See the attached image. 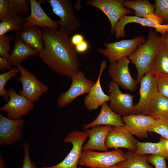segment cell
Here are the masks:
<instances>
[{
  "instance_id": "1",
  "label": "cell",
  "mask_w": 168,
  "mask_h": 168,
  "mask_svg": "<svg viewBox=\"0 0 168 168\" xmlns=\"http://www.w3.org/2000/svg\"><path fill=\"white\" fill-rule=\"evenodd\" d=\"M42 29L44 47L38 57L55 73L70 78L79 70L80 62L70 35L60 29Z\"/></svg>"
},
{
  "instance_id": "2",
  "label": "cell",
  "mask_w": 168,
  "mask_h": 168,
  "mask_svg": "<svg viewBox=\"0 0 168 168\" xmlns=\"http://www.w3.org/2000/svg\"><path fill=\"white\" fill-rule=\"evenodd\" d=\"M157 32L150 28L147 40L139 45L128 57L136 68L138 83L145 74L150 71L153 60L162 44L160 36Z\"/></svg>"
},
{
  "instance_id": "3",
  "label": "cell",
  "mask_w": 168,
  "mask_h": 168,
  "mask_svg": "<svg viewBox=\"0 0 168 168\" xmlns=\"http://www.w3.org/2000/svg\"><path fill=\"white\" fill-rule=\"evenodd\" d=\"M125 153L120 149L110 151H83L78 164L89 168L110 167L125 161Z\"/></svg>"
},
{
  "instance_id": "4",
  "label": "cell",
  "mask_w": 168,
  "mask_h": 168,
  "mask_svg": "<svg viewBox=\"0 0 168 168\" xmlns=\"http://www.w3.org/2000/svg\"><path fill=\"white\" fill-rule=\"evenodd\" d=\"M53 13L60 18L59 29L70 35L80 28L81 23L71 0H48Z\"/></svg>"
},
{
  "instance_id": "5",
  "label": "cell",
  "mask_w": 168,
  "mask_h": 168,
  "mask_svg": "<svg viewBox=\"0 0 168 168\" xmlns=\"http://www.w3.org/2000/svg\"><path fill=\"white\" fill-rule=\"evenodd\" d=\"M146 41L144 37L139 36L132 39L122 40L111 43L104 42V44L105 48H98L97 50L107 58L110 63L123 57H129L139 45Z\"/></svg>"
},
{
  "instance_id": "6",
  "label": "cell",
  "mask_w": 168,
  "mask_h": 168,
  "mask_svg": "<svg viewBox=\"0 0 168 168\" xmlns=\"http://www.w3.org/2000/svg\"><path fill=\"white\" fill-rule=\"evenodd\" d=\"M71 85L68 90L62 93L57 100L59 108H63L81 95L88 93L95 82L86 77L83 72L79 70L70 78Z\"/></svg>"
},
{
  "instance_id": "7",
  "label": "cell",
  "mask_w": 168,
  "mask_h": 168,
  "mask_svg": "<svg viewBox=\"0 0 168 168\" xmlns=\"http://www.w3.org/2000/svg\"><path fill=\"white\" fill-rule=\"evenodd\" d=\"M88 137L85 131H73L69 133L63 139L70 142L72 148L66 156L60 162L52 166H43L42 168H77L82 152L83 147Z\"/></svg>"
},
{
  "instance_id": "8",
  "label": "cell",
  "mask_w": 168,
  "mask_h": 168,
  "mask_svg": "<svg viewBox=\"0 0 168 168\" xmlns=\"http://www.w3.org/2000/svg\"><path fill=\"white\" fill-rule=\"evenodd\" d=\"M17 68L20 74L17 80L22 86V89L17 93L33 103L37 101L44 94L49 91V87L41 82L23 65H21Z\"/></svg>"
},
{
  "instance_id": "9",
  "label": "cell",
  "mask_w": 168,
  "mask_h": 168,
  "mask_svg": "<svg viewBox=\"0 0 168 168\" xmlns=\"http://www.w3.org/2000/svg\"><path fill=\"white\" fill-rule=\"evenodd\" d=\"M125 0H88L87 4L95 7L101 11L107 16L111 25L110 31L112 35L115 34L116 26L123 16L132 14V10L126 8L124 5Z\"/></svg>"
},
{
  "instance_id": "10",
  "label": "cell",
  "mask_w": 168,
  "mask_h": 168,
  "mask_svg": "<svg viewBox=\"0 0 168 168\" xmlns=\"http://www.w3.org/2000/svg\"><path fill=\"white\" fill-rule=\"evenodd\" d=\"M129 62L128 58L125 57L110 63L108 69V72L112 81L119 86L124 89L133 92L138 83L131 75L129 68Z\"/></svg>"
},
{
  "instance_id": "11",
  "label": "cell",
  "mask_w": 168,
  "mask_h": 168,
  "mask_svg": "<svg viewBox=\"0 0 168 168\" xmlns=\"http://www.w3.org/2000/svg\"><path fill=\"white\" fill-rule=\"evenodd\" d=\"M9 99L0 108L7 114V117L13 120L22 119L34 107V103L25 96L17 93L13 88L7 90Z\"/></svg>"
},
{
  "instance_id": "12",
  "label": "cell",
  "mask_w": 168,
  "mask_h": 168,
  "mask_svg": "<svg viewBox=\"0 0 168 168\" xmlns=\"http://www.w3.org/2000/svg\"><path fill=\"white\" fill-rule=\"evenodd\" d=\"M110 94L109 105L115 113L122 117L133 114L134 96L128 93L122 92L119 85L113 81L108 85Z\"/></svg>"
},
{
  "instance_id": "13",
  "label": "cell",
  "mask_w": 168,
  "mask_h": 168,
  "mask_svg": "<svg viewBox=\"0 0 168 168\" xmlns=\"http://www.w3.org/2000/svg\"><path fill=\"white\" fill-rule=\"evenodd\" d=\"M139 99L134 105V114L145 115L147 108L153 97L158 91L156 79L150 72L145 74L139 80Z\"/></svg>"
},
{
  "instance_id": "14",
  "label": "cell",
  "mask_w": 168,
  "mask_h": 168,
  "mask_svg": "<svg viewBox=\"0 0 168 168\" xmlns=\"http://www.w3.org/2000/svg\"><path fill=\"white\" fill-rule=\"evenodd\" d=\"M25 125L22 119L13 120L0 114V145H11L19 142L22 137Z\"/></svg>"
},
{
  "instance_id": "15",
  "label": "cell",
  "mask_w": 168,
  "mask_h": 168,
  "mask_svg": "<svg viewBox=\"0 0 168 168\" xmlns=\"http://www.w3.org/2000/svg\"><path fill=\"white\" fill-rule=\"evenodd\" d=\"M125 126L113 127L106 137V147L115 150L123 148L135 152L137 141Z\"/></svg>"
},
{
  "instance_id": "16",
  "label": "cell",
  "mask_w": 168,
  "mask_h": 168,
  "mask_svg": "<svg viewBox=\"0 0 168 168\" xmlns=\"http://www.w3.org/2000/svg\"><path fill=\"white\" fill-rule=\"evenodd\" d=\"M30 14L24 17L22 26L23 27L35 26L44 29L49 28L59 29V20L51 19L45 13L40 4L35 0H30Z\"/></svg>"
},
{
  "instance_id": "17",
  "label": "cell",
  "mask_w": 168,
  "mask_h": 168,
  "mask_svg": "<svg viewBox=\"0 0 168 168\" xmlns=\"http://www.w3.org/2000/svg\"><path fill=\"white\" fill-rule=\"evenodd\" d=\"M122 119L131 134L142 138L148 137V130L156 120L149 115L134 114L122 117Z\"/></svg>"
},
{
  "instance_id": "18",
  "label": "cell",
  "mask_w": 168,
  "mask_h": 168,
  "mask_svg": "<svg viewBox=\"0 0 168 168\" xmlns=\"http://www.w3.org/2000/svg\"><path fill=\"white\" fill-rule=\"evenodd\" d=\"M113 127L109 125L98 126L86 130L85 132L89 138L83 146L82 151H108L105 145V140Z\"/></svg>"
},
{
  "instance_id": "19",
  "label": "cell",
  "mask_w": 168,
  "mask_h": 168,
  "mask_svg": "<svg viewBox=\"0 0 168 168\" xmlns=\"http://www.w3.org/2000/svg\"><path fill=\"white\" fill-rule=\"evenodd\" d=\"M106 66V61H103L101 64L100 70L96 82L84 98V104L88 110L97 109L99 106L109 101V96L104 92L100 82L102 73Z\"/></svg>"
},
{
  "instance_id": "20",
  "label": "cell",
  "mask_w": 168,
  "mask_h": 168,
  "mask_svg": "<svg viewBox=\"0 0 168 168\" xmlns=\"http://www.w3.org/2000/svg\"><path fill=\"white\" fill-rule=\"evenodd\" d=\"M15 38L18 39L38 52L44 49L43 31L40 27H23L14 31Z\"/></svg>"
},
{
  "instance_id": "21",
  "label": "cell",
  "mask_w": 168,
  "mask_h": 168,
  "mask_svg": "<svg viewBox=\"0 0 168 168\" xmlns=\"http://www.w3.org/2000/svg\"><path fill=\"white\" fill-rule=\"evenodd\" d=\"M131 23H137L142 26L154 28L157 32H159L161 35L168 31V24H158L145 18L127 15L122 17L116 26L115 34L116 38L125 37V26L128 24Z\"/></svg>"
},
{
  "instance_id": "22",
  "label": "cell",
  "mask_w": 168,
  "mask_h": 168,
  "mask_svg": "<svg viewBox=\"0 0 168 168\" xmlns=\"http://www.w3.org/2000/svg\"><path fill=\"white\" fill-rule=\"evenodd\" d=\"M100 112L96 118L91 122L85 124L83 128L86 130L101 125L113 127L124 126L122 117L114 112L106 102L101 106Z\"/></svg>"
},
{
  "instance_id": "23",
  "label": "cell",
  "mask_w": 168,
  "mask_h": 168,
  "mask_svg": "<svg viewBox=\"0 0 168 168\" xmlns=\"http://www.w3.org/2000/svg\"><path fill=\"white\" fill-rule=\"evenodd\" d=\"M13 41L14 47L7 59L11 66L17 67L30 57L38 55V52L20 40L15 38Z\"/></svg>"
},
{
  "instance_id": "24",
  "label": "cell",
  "mask_w": 168,
  "mask_h": 168,
  "mask_svg": "<svg viewBox=\"0 0 168 168\" xmlns=\"http://www.w3.org/2000/svg\"><path fill=\"white\" fill-rule=\"evenodd\" d=\"M168 140L161 137L159 141L156 143L141 142L137 141L136 149L133 153L140 155H160L165 156L168 160Z\"/></svg>"
},
{
  "instance_id": "25",
  "label": "cell",
  "mask_w": 168,
  "mask_h": 168,
  "mask_svg": "<svg viewBox=\"0 0 168 168\" xmlns=\"http://www.w3.org/2000/svg\"><path fill=\"white\" fill-rule=\"evenodd\" d=\"M145 115L155 120L168 119V98L158 91L151 100Z\"/></svg>"
},
{
  "instance_id": "26",
  "label": "cell",
  "mask_w": 168,
  "mask_h": 168,
  "mask_svg": "<svg viewBox=\"0 0 168 168\" xmlns=\"http://www.w3.org/2000/svg\"><path fill=\"white\" fill-rule=\"evenodd\" d=\"M150 72L153 75L168 77V48L162 43L153 60Z\"/></svg>"
},
{
  "instance_id": "27",
  "label": "cell",
  "mask_w": 168,
  "mask_h": 168,
  "mask_svg": "<svg viewBox=\"0 0 168 168\" xmlns=\"http://www.w3.org/2000/svg\"><path fill=\"white\" fill-rule=\"evenodd\" d=\"M124 5L127 8L133 10L135 16L142 18L154 13L155 8V4H152L148 0H125Z\"/></svg>"
},
{
  "instance_id": "28",
  "label": "cell",
  "mask_w": 168,
  "mask_h": 168,
  "mask_svg": "<svg viewBox=\"0 0 168 168\" xmlns=\"http://www.w3.org/2000/svg\"><path fill=\"white\" fill-rule=\"evenodd\" d=\"M125 155L126 160L116 165L119 168H153L147 161L148 155L130 153H126Z\"/></svg>"
},
{
  "instance_id": "29",
  "label": "cell",
  "mask_w": 168,
  "mask_h": 168,
  "mask_svg": "<svg viewBox=\"0 0 168 168\" xmlns=\"http://www.w3.org/2000/svg\"><path fill=\"white\" fill-rule=\"evenodd\" d=\"M24 17L9 14L2 20L0 23V37L5 35L7 32L16 30L22 26Z\"/></svg>"
},
{
  "instance_id": "30",
  "label": "cell",
  "mask_w": 168,
  "mask_h": 168,
  "mask_svg": "<svg viewBox=\"0 0 168 168\" xmlns=\"http://www.w3.org/2000/svg\"><path fill=\"white\" fill-rule=\"evenodd\" d=\"M10 14L21 16L28 15L31 11L28 0H8Z\"/></svg>"
},
{
  "instance_id": "31",
  "label": "cell",
  "mask_w": 168,
  "mask_h": 168,
  "mask_svg": "<svg viewBox=\"0 0 168 168\" xmlns=\"http://www.w3.org/2000/svg\"><path fill=\"white\" fill-rule=\"evenodd\" d=\"M18 72L17 68L14 67L8 72L0 74V96L6 101H8L9 96L5 86L9 80L16 77Z\"/></svg>"
},
{
  "instance_id": "32",
  "label": "cell",
  "mask_w": 168,
  "mask_h": 168,
  "mask_svg": "<svg viewBox=\"0 0 168 168\" xmlns=\"http://www.w3.org/2000/svg\"><path fill=\"white\" fill-rule=\"evenodd\" d=\"M154 13L161 18L165 24H168V0H155Z\"/></svg>"
},
{
  "instance_id": "33",
  "label": "cell",
  "mask_w": 168,
  "mask_h": 168,
  "mask_svg": "<svg viewBox=\"0 0 168 168\" xmlns=\"http://www.w3.org/2000/svg\"><path fill=\"white\" fill-rule=\"evenodd\" d=\"M148 132L156 133L168 139V119L156 120Z\"/></svg>"
},
{
  "instance_id": "34",
  "label": "cell",
  "mask_w": 168,
  "mask_h": 168,
  "mask_svg": "<svg viewBox=\"0 0 168 168\" xmlns=\"http://www.w3.org/2000/svg\"><path fill=\"white\" fill-rule=\"evenodd\" d=\"M15 39L12 35H4L0 37V56L8 59L12 52L10 42Z\"/></svg>"
},
{
  "instance_id": "35",
  "label": "cell",
  "mask_w": 168,
  "mask_h": 168,
  "mask_svg": "<svg viewBox=\"0 0 168 168\" xmlns=\"http://www.w3.org/2000/svg\"><path fill=\"white\" fill-rule=\"evenodd\" d=\"M153 76L157 83L158 91L168 98V77L158 75Z\"/></svg>"
},
{
  "instance_id": "36",
  "label": "cell",
  "mask_w": 168,
  "mask_h": 168,
  "mask_svg": "<svg viewBox=\"0 0 168 168\" xmlns=\"http://www.w3.org/2000/svg\"><path fill=\"white\" fill-rule=\"evenodd\" d=\"M166 158L164 156L158 155H148V162L152 165L155 168H168Z\"/></svg>"
},
{
  "instance_id": "37",
  "label": "cell",
  "mask_w": 168,
  "mask_h": 168,
  "mask_svg": "<svg viewBox=\"0 0 168 168\" xmlns=\"http://www.w3.org/2000/svg\"><path fill=\"white\" fill-rule=\"evenodd\" d=\"M24 156L21 168H37L35 162L30 159L29 144L27 142L23 144Z\"/></svg>"
},
{
  "instance_id": "38",
  "label": "cell",
  "mask_w": 168,
  "mask_h": 168,
  "mask_svg": "<svg viewBox=\"0 0 168 168\" xmlns=\"http://www.w3.org/2000/svg\"><path fill=\"white\" fill-rule=\"evenodd\" d=\"M9 14L8 0H0V20H2Z\"/></svg>"
},
{
  "instance_id": "39",
  "label": "cell",
  "mask_w": 168,
  "mask_h": 168,
  "mask_svg": "<svg viewBox=\"0 0 168 168\" xmlns=\"http://www.w3.org/2000/svg\"><path fill=\"white\" fill-rule=\"evenodd\" d=\"M75 47V50L78 53L82 54L87 51L89 48V45L86 41L84 40Z\"/></svg>"
},
{
  "instance_id": "40",
  "label": "cell",
  "mask_w": 168,
  "mask_h": 168,
  "mask_svg": "<svg viewBox=\"0 0 168 168\" xmlns=\"http://www.w3.org/2000/svg\"><path fill=\"white\" fill-rule=\"evenodd\" d=\"M84 40V36L79 33L73 35L71 38V43L75 46Z\"/></svg>"
},
{
  "instance_id": "41",
  "label": "cell",
  "mask_w": 168,
  "mask_h": 168,
  "mask_svg": "<svg viewBox=\"0 0 168 168\" xmlns=\"http://www.w3.org/2000/svg\"><path fill=\"white\" fill-rule=\"evenodd\" d=\"M11 66L7 59L0 56V69L2 72H5V69L10 70L12 68Z\"/></svg>"
},
{
  "instance_id": "42",
  "label": "cell",
  "mask_w": 168,
  "mask_h": 168,
  "mask_svg": "<svg viewBox=\"0 0 168 168\" xmlns=\"http://www.w3.org/2000/svg\"><path fill=\"white\" fill-rule=\"evenodd\" d=\"M145 18H147L158 24H162L163 21L159 17L154 13L150 14L147 16Z\"/></svg>"
},
{
  "instance_id": "43",
  "label": "cell",
  "mask_w": 168,
  "mask_h": 168,
  "mask_svg": "<svg viewBox=\"0 0 168 168\" xmlns=\"http://www.w3.org/2000/svg\"><path fill=\"white\" fill-rule=\"evenodd\" d=\"M161 42L168 48V31L160 36Z\"/></svg>"
},
{
  "instance_id": "44",
  "label": "cell",
  "mask_w": 168,
  "mask_h": 168,
  "mask_svg": "<svg viewBox=\"0 0 168 168\" xmlns=\"http://www.w3.org/2000/svg\"><path fill=\"white\" fill-rule=\"evenodd\" d=\"M5 162L2 155L0 156V168H4L5 166Z\"/></svg>"
},
{
  "instance_id": "45",
  "label": "cell",
  "mask_w": 168,
  "mask_h": 168,
  "mask_svg": "<svg viewBox=\"0 0 168 168\" xmlns=\"http://www.w3.org/2000/svg\"><path fill=\"white\" fill-rule=\"evenodd\" d=\"M105 168H119L118 167L117 165H116L115 166H113L110 167Z\"/></svg>"
},
{
  "instance_id": "46",
  "label": "cell",
  "mask_w": 168,
  "mask_h": 168,
  "mask_svg": "<svg viewBox=\"0 0 168 168\" xmlns=\"http://www.w3.org/2000/svg\"><path fill=\"white\" fill-rule=\"evenodd\" d=\"M167 147H168V142H167Z\"/></svg>"
},
{
  "instance_id": "47",
  "label": "cell",
  "mask_w": 168,
  "mask_h": 168,
  "mask_svg": "<svg viewBox=\"0 0 168 168\" xmlns=\"http://www.w3.org/2000/svg\"><path fill=\"white\" fill-rule=\"evenodd\" d=\"M79 168H82L81 167H80Z\"/></svg>"
}]
</instances>
